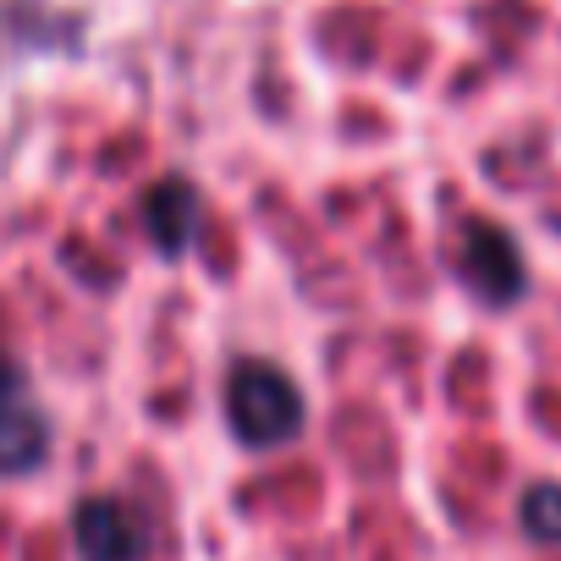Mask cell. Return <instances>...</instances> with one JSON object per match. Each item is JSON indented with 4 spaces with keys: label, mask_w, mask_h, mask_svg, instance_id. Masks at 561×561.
Masks as SVG:
<instances>
[{
    "label": "cell",
    "mask_w": 561,
    "mask_h": 561,
    "mask_svg": "<svg viewBox=\"0 0 561 561\" xmlns=\"http://www.w3.org/2000/svg\"><path fill=\"white\" fill-rule=\"evenodd\" d=\"M226 419L237 430L242 446H287L298 440L304 419H309V402L298 391V380L280 369V364H264V358H248L231 369L226 380Z\"/></svg>",
    "instance_id": "1"
},
{
    "label": "cell",
    "mask_w": 561,
    "mask_h": 561,
    "mask_svg": "<svg viewBox=\"0 0 561 561\" xmlns=\"http://www.w3.org/2000/svg\"><path fill=\"white\" fill-rule=\"evenodd\" d=\"M72 539L83 561H149L154 550V528L138 506L116 501V495H89L72 512Z\"/></svg>",
    "instance_id": "2"
},
{
    "label": "cell",
    "mask_w": 561,
    "mask_h": 561,
    "mask_svg": "<svg viewBox=\"0 0 561 561\" xmlns=\"http://www.w3.org/2000/svg\"><path fill=\"white\" fill-rule=\"evenodd\" d=\"M462 280L495 309L517 304L523 287H528V270H523V253H517L512 231H501L495 220H468V231H462Z\"/></svg>",
    "instance_id": "3"
},
{
    "label": "cell",
    "mask_w": 561,
    "mask_h": 561,
    "mask_svg": "<svg viewBox=\"0 0 561 561\" xmlns=\"http://www.w3.org/2000/svg\"><path fill=\"white\" fill-rule=\"evenodd\" d=\"M198 220H204V204H198V187L187 176H165L160 187H149L144 198V226L154 237V248L165 259H182L198 237Z\"/></svg>",
    "instance_id": "4"
},
{
    "label": "cell",
    "mask_w": 561,
    "mask_h": 561,
    "mask_svg": "<svg viewBox=\"0 0 561 561\" xmlns=\"http://www.w3.org/2000/svg\"><path fill=\"white\" fill-rule=\"evenodd\" d=\"M45 451H50L45 419L23 397L0 402V473H28V468L45 462Z\"/></svg>",
    "instance_id": "5"
},
{
    "label": "cell",
    "mask_w": 561,
    "mask_h": 561,
    "mask_svg": "<svg viewBox=\"0 0 561 561\" xmlns=\"http://www.w3.org/2000/svg\"><path fill=\"white\" fill-rule=\"evenodd\" d=\"M523 517V534L539 539V545H561V484H534L517 506Z\"/></svg>",
    "instance_id": "6"
},
{
    "label": "cell",
    "mask_w": 561,
    "mask_h": 561,
    "mask_svg": "<svg viewBox=\"0 0 561 561\" xmlns=\"http://www.w3.org/2000/svg\"><path fill=\"white\" fill-rule=\"evenodd\" d=\"M23 391V364L7 353V347H0V402H12Z\"/></svg>",
    "instance_id": "7"
}]
</instances>
